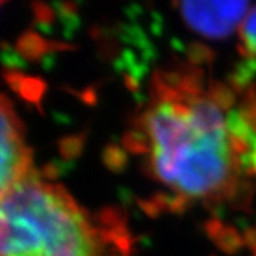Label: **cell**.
Listing matches in <instances>:
<instances>
[{"label": "cell", "instance_id": "1", "mask_svg": "<svg viewBox=\"0 0 256 256\" xmlns=\"http://www.w3.org/2000/svg\"><path fill=\"white\" fill-rule=\"evenodd\" d=\"M227 102L221 86H206L199 71L154 76L128 144L176 200L218 204L236 193L252 130Z\"/></svg>", "mask_w": 256, "mask_h": 256}, {"label": "cell", "instance_id": "2", "mask_svg": "<svg viewBox=\"0 0 256 256\" xmlns=\"http://www.w3.org/2000/svg\"><path fill=\"white\" fill-rule=\"evenodd\" d=\"M110 234L64 186L38 172L0 199V256H112Z\"/></svg>", "mask_w": 256, "mask_h": 256}, {"label": "cell", "instance_id": "3", "mask_svg": "<svg viewBox=\"0 0 256 256\" xmlns=\"http://www.w3.org/2000/svg\"><path fill=\"white\" fill-rule=\"evenodd\" d=\"M32 173L34 159L24 122L11 100L0 93V199Z\"/></svg>", "mask_w": 256, "mask_h": 256}, {"label": "cell", "instance_id": "4", "mask_svg": "<svg viewBox=\"0 0 256 256\" xmlns=\"http://www.w3.org/2000/svg\"><path fill=\"white\" fill-rule=\"evenodd\" d=\"M176 8L186 25L207 39H224L242 25L248 2H182Z\"/></svg>", "mask_w": 256, "mask_h": 256}, {"label": "cell", "instance_id": "5", "mask_svg": "<svg viewBox=\"0 0 256 256\" xmlns=\"http://www.w3.org/2000/svg\"><path fill=\"white\" fill-rule=\"evenodd\" d=\"M240 38L242 52L250 58H256V6L250 10L244 19L240 30Z\"/></svg>", "mask_w": 256, "mask_h": 256}]
</instances>
